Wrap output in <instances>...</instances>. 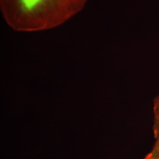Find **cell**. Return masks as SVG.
I'll list each match as a JSON object with an SVG mask.
<instances>
[{"label": "cell", "mask_w": 159, "mask_h": 159, "mask_svg": "<svg viewBox=\"0 0 159 159\" xmlns=\"http://www.w3.org/2000/svg\"><path fill=\"white\" fill-rule=\"evenodd\" d=\"M89 0H0L7 24L18 32L55 29L74 17Z\"/></svg>", "instance_id": "1"}, {"label": "cell", "mask_w": 159, "mask_h": 159, "mask_svg": "<svg viewBox=\"0 0 159 159\" xmlns=\"http://www.w3.org/2000/svg\"><path fill=\"white\" fill-rule=\"evenodd\" d=\"M153 116L154 143L150 152L155 158L159 159V94L154 100Z\"/></svg>", "instance_id": "2"}, {"label": "cell", "mask_w": 159, "mask_h": 159, "mask_svg": "<svg viewBox=\"0 0 159 159\" xmlns=\"http://www.w3.org/2000/svg\"><path fill=\"white\" fill-rule=\"evenodd\" d=\"M143 159H157L154 157L152 155V154L151 152L148 153L143 158Z\"/></svg>", "instance_id": "3"}]
</instances>
